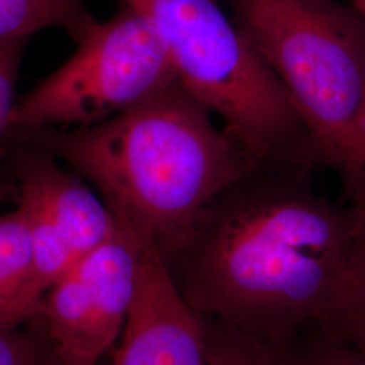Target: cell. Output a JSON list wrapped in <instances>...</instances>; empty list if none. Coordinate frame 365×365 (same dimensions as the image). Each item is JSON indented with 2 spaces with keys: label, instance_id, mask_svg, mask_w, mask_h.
<instances>
[{
  "label": "cell",
  "instance_id": "8992f818",
  "mask_svg": "<svg viewBox=\"0 0 365 365\" xmlns=\"http://www.w3.org/2000/svg\"><path fill=\"white\" fill-rule=\"evenodd\" d=\"M145 241L118 225L105 244L84 255L39 306L54 356L71 365H96L122 334L135 291Z\"/></svg>",
  "mask_w": 365,
  "mask_h": 365
},
{
  "label": "cell",
  "instance_id": "9a60e30c",
  "mask_svg": "<svg viewBox=\"0 0 365 365\" xmlns=\"http://www.w3.org/2000/svg\"><path fill=\"white\" fill-rule=\"evenodd\" d=\"M26 38L0 41V138L6 135L15 107V87Z\"/></svg>",
  "mask_w": 365,
  "mask_h": 365
},
{
  "label": "cell",
  "instance_id": "52a82bcc",
  "mask_svg": "<svg viewBox=\"0 0 365 365\" xmlns=\"http://www.w3.org/2000/svg\"><path fill=\"white\" fill-rule=\"evenodd\" d=\"M111 365H207L205 317L184 299L152 244L141 249L130 312Z\"/></svg>",
  "mask_w": 365,
  "mask_h": 365
},
{
  "label": "cell",
  "instance_id": "5b68a950",
  "mask_svg": "<svg viewBox=\"0 0 365 365\" xmlns=\"http://www.w3.org/2000/svg\"><path fill=\"white\" fill-rule=\"evenodd\" d=\"M178 80L168 52L143 14L125 4L96 22L78 51L15 103L4 137L92 126L145 102Z\"/></svg>",
  "mask_w": 365,
  "mask_h": 365
},
{
  "label": "cell",
  "instance_id": "e0dca14e",
  "mask_svg": "<svg viewBox=\"0 0 365 365\" xmlns=\"http://www.w3.org/2000/svg\"><path fill=\"white\" fill-rule=\"evenodd\" d=\"M325 327L365 348V291L360 289L351 303Z\"/></svg>",
  "mask_w": 365,
  "mask_h": 365
},
{
  "label": "cell",
  "instance_id": "7a4b0ae2",
  "mask_svg": "<svg viewBox=\"0 0 365 365\" xmlns=\"http://www.w3.org/2000/svg\"><path fill=\"white\" fill-rule=\"evenodd\" d=\"M7 138L66 161L98 190L118 225L167 264L210 205L261 161L179 80L96 125Z\"/></svg>",
  "mask_w": 365,
  "mask_h": 365
},
{
  "label": "cell",
  "instance_id": "9c48e42d",
  "mask_svg": "<svg viewBox=\"0 0 365 365\" xmlns=\"http://www.w3.org/2000/svg\"><path fill=\"white\" fill-rule=\"evenodd\" d=\"M96 22L83 0H0V41L63 29L78 42Z\"/></svg>",
  "mask_w": 365,
  "mask_h": 365
},
{
  "label": "cell",
  "instance_id": "7c38bea8",
  "mask_svg": "<svg viewBox=\"0 0 365 365\" xmlns=\"http://www.w3.org/2000/svg\"><path fill=\"white\" fill-rule=\"evenodd\" d=\"M207 365H280L279 352L247 334L205 317Z\"/></svg>",
  "mask_w": 365,
  "mask_h": 365
},
{
  "label": "cell",
  "instance_id": "4fadbf2b",
  "mask_svg": "<svg viewBox=\"0 0 365 365\" xmlns=\"http://www.w3.org/2000/svg\"><path fill=\"white\" fill-rule=\"evenodd\" d=\"M306 163L339 172L365 168V93L348 128L333 143L312 153Z\"/></svg>",
  "mask_w": 365,
  "mask_h": 365
},
{
  "label": "cell",
  "instance_id": "d6986e66",
  "mask_svg": "<svg viewBox=\"0 0 365 365\" xmlns=\"http://www.w3.org/2000/svg\"><path fill=\"white\" fill-rule=\"evenodd\" d=\"M52 365H71L66 363V361H63V360H60L58 357H56V356H53V364Z\"/></svg>",
  "mask_w": 365,
  "mask_h": 365
},
{
  "label": "cell",
  "instance_id": "2e32d148",
  "mask_svg": "<svg viewBox=\"0 0 365 365\" xmlns=\"http://www.w3.org/2000/svg\"><path fill=\"white\" fill-rule=\"evenodd\" d=\"M0 365H42V346L18 327L0 325Z\"/></svg>",
  "mask_w": 365,
  "mask_h": 365
},
{
  "label": "cell",
  "instance_id": "ac0fdd59",
  "mask_svg": "<svg viewBox=\"0 0 365 365\" xmlns=\"http://www.w3.org/2000/svg\"><path fill=\"white\" fill-rule=\"evenodd\" d=\"M351 4L354 10H357L365 18V0H344Z\"/></svg>",
  "mask_w": 365,
  "mask_h": 365
},
{
  "label": "cell",
  "instance_id": "5bb4252c",
  "mask_svg": "<svg viewBox=\"0 0 365 365\" xmlns=\"http://www.w3.org/2000/svg\"><path fill=\"white\" fill-rule=\"evenodd\" d=\"M341 175L353 221V274L365 291V168L341 170Z\"/></svg>",
  "mask_w": 365,
  "mask_h": 365
},
{
  "label": "cell",
  "instance_id": "3957f363",
  "mask_svg": "<svg viewBox=\"0 0 365 365\" xmlns=\"http://www.w3.org/2000/svg\"><path fill=\"white\" fill-rule=\"evenodd\" d=\"M149 19L182 87L259 160L294 158L309 131L220 0H123Z\"/></svg>",
  "mask_w": 365,
  "mask_h": 365
},
{
  "label": "cell",
  "instance_id": "ba28073f",
  "mask_svg": "<svg viewBox=\"0 0 365 365\" xmlns=\"http://www.w3.org/2000/svg\"><path fill=\"white\" fill-rule=\"evenodd\" d=\"M14 170L18 190L36 196L76 260L115 235L118 223L103 199L86 182L63 170L51 153L16 144Z\"/></svg>",
  "mask_w": 365,
  "mask_h": 365
},
{
  "label": "cell",
  "instance_id": "277c9868",
  "mask_svg": "<svg viewBox=\"0 0 365 365\" xmlns=\"http://www.w3.org/2000/svg\"><path fill=\"white\" fill-rule=\"evenodd\" d=\"M222 1L298 108L300 158L339 138L365 93L364 16L344 0Z\"/></svg>",
  "mask_w": 365,
  "mask_h": 365
},
{
  "label": "cell",
  "instance_id": "6da1fadb",
  "mask_svg": "<svg viewBox=\"0 0 365 365\" xmlns=\"http://www.w3.org/2000/svg\"><path fill=\"white\" fill-rule=\"evenodd\" d=\"M314 168L261 160L210 205L168 264L195 312L277 352L329 325L360 291L351 211L315 190Z\"/></svg>",
  "mask_w": 365,
  "mask_h": 365
},
{
  "label": "cell",
  "instance_id": "8fae6325",
  "mask_svg": "<svg viewBox=\"0 0 365 365\" xmlns=\"http://www.w3.org/2000/svg\"><path fill=\"white\" fill-rule=\"evenodd\" d=\"M280 365H365V348L327 327L303 331L279 351Z\"/></svg>",
  "mask_w": 365,
  "mask_h": 365
},
{
  "label": "cell",
  "instance_id": "30bf717a",
  "mask_svg": "<svg viewBox=\"0 0 365 365\" xmlns=\"http://www.w3.org/2000/svg\"><path fill=\"white\" fill-rule=\"evenodd\" d=\"M33 264V242L26 215L19 206L0 217V325L26 287Z\"/></svg>",
  "mask_w": 365,
  "mask_h": 365
}]
</instances>
